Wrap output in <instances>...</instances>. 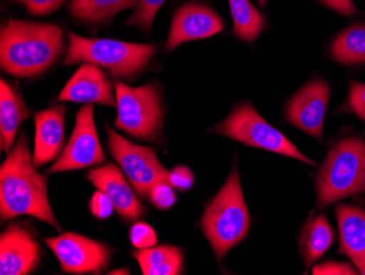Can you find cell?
<instances>
[{"mask_svg": "<svg viewBox=\"0 0 365 275\" xmlns=\"http://www.w3.org/2000/svg\"><path fill=\"white\" fill-rule=\"evenodd\" d=\"M36 168L24 132L0 167V216L7 221L30 215L61 229L47 196L46 179Z\"/></svg>", "mask_w": 365, "mask_h": 275, "instance_id": "obj_1", "label": "cell"}, {"mask_svg": "<svg viewBox=\"0 0 365 275\" xmlns=\"http://www.w3.org/2000/svg\"><path fill=\"white\" fill-rule=\"evenodd\" d=\"M63 50V31L56 24L10 20L0 32V66L14 77L41 75Z\"/></svg>", "mask_w": 365, "mask_h": 275, "instance_id": "obj_2", "label": "cell"}, {"mask_svg": "<svg viewBox=\"0 0 365 275\" xmlns=\"http://www.w3.org/2000/svg\"><path fill=\"white\" fill-rule=\"evenodd\" d=\"M251 217L244 200L237 167L233 168L225 186L208 205L202 227L219 260L247 235Z\"/></svg>", "mask_w": 365, "mask_h": 275, "instance_id": "obj_3", "label": "cell"}, {"mask_svg": "<svg viewBox=\"0 0 365 275\" xmlns=\"http://www.w3.org/2000/svg\"><path fill=\"white\" fill-rule=\"evenodd\" d=\"M68 43V52L63 61L65 65L93 64L123 79H131L145 71L157 51L153 44L88 39L71 32Z\"/></svg>", "mask_w": 365, "mask_h": 275, "instance_id": "obj_4", "label": "cell"}, {"mask_svg": "<svg viewBox=\"0 0 365 275\" xmlns=\"http://www.w3.org/2000/svg\"><path fill=\"white\" fill-rule=\"evenodd\" d=\"M317 206L359 194L365 190V143L342 139L330 149L317 176Z\"/></svg>", "mask_w": 365, "mask_h": 275, "instance_id": "obj_5", "label": "cell"}, {"mask_svg": "<svg viewBox=\"0 0 365 275\" xmlns=\"http://www.w3.org/2000/svg\"><path fill=\"white\" fill-rule=\"evenodd\" d=\"M118 118L115 126L130 136L143 141H159L163 129L164 110L157 84L138 88L115 83Z\"/></svg>", "mask_w": 365, "mask_h": 275, "instance_id": "obj_6", "label": "cell"}, {"mask_svg": "<svg viewBox=\"0 0 365 275\" xmlns=\"http://www.w3.org/2000/svg\"><path fill=\"white\" fill-rule=\"evenodd\" d=\"M213 131L248 146L289 156L309 165H317L301 154L282 133L268 124L250 104L235 106L231 114Z\"/></svg>", "mask_w": 365, "mask_h": 275, "instance_id": "obj_7", "label": "cell"}, {"mask_svg": "<svg viewBox=\"0 0 365 275\" xmlns=\"http://www.w3.org/2000/svg\"><path fill=\"white\" fill-rule=\"evenodd\" d=\"M106 129L110 153L141 198L149 196L155 184L168 181L170 172L161 165L153 149L127 141L110 126Z\"/></svg>", "mask_w": 365, "mask_h": 275, "instance_id": "obj_8", "label": "cell"}, {"mask_svg": "<svg viewBox=\"0 0 365 275\" xmlns=\"http://www.w3.org/2000/svg\"><path fill=\"white\" fill-rule=\"evenodd\" d=\"M106 159L94 123V108L92 104H87L77 113L71 139L61 157L49 168L48 174L93 167L101 165Z\"/></svg>", "mask_w": 365, "mask_h": 275, "instance_id": "obj_9", "label": "cell"}, {"mask_svg": "<svg viewBox=\"0 0 365 275\" xmlns=\"http://www.w3.org/2000/svg\"><path fill=\"white\" fill-rule=\"evenodd\" d=\"M61 262L63 272L73 274L102 272L108 268L112 251L108 246L73 233L45 240Z\"/></svg>", "mask_w": 365, "mask_h": 275, "instance_id": "obj_10", "label": "cell"}, {"mask_svg": "<svg viewBox=\"0 0 365 275\" xmlns=\"http://www.w3.org/2000/svg\"><path fill=\"white\" fill-rule=\"evenodd\" d=\"M330 98V88L324 80H313L297 91L287 106L289 122L307 134L323 136L324 120Z\"/></svg>", "mask_w": 365, "mask_h": 275, "instance_id": "obj_11", "label": "cell"}, {"mask_svg": "<svg viewBox=\"0 0 365 275\" xmlns=\"http://www.w3.org/2000/svg\"><path fill=\"white\" fill-rule=\"evenodd\" d=\"M222 19L202 4H187L176 11L164 50L172 52L188 41L210 38L223 30Z\"/></svg>", "mask_w": 365, "mask_h": 275, "instance_id": "obj_12", "label": "cell"}, {"mask_svg": "<svg viewBox=\"0 0 365 275\" xmlns=\"http://www.w3.org/2000/svg\"><path fill=\"white\" fill-rule=\"evenodd\" d=\"M58 101L78 104H98L118 106L116 90L101 67L83 64L66 84L59 94Z\"/></svg>", "mask_w": 365, "mask_h": 275, "instance_id": "obj_13", "label": "cell"}, {"mask_svg": "<svg viewBox=\"0 0 365 275\" xmlns=\"http://www.w3.org/2000/svg\"><path fill=\"white\" fill-rule=\"evenodd\" d=\"M40 246L31 231L12 224L0 237V274L26 275L40 262Z\"/></svg>", "mask_w": 365, "mask_h": 275, "instance_id": "obj_14", "label": "cell"}, {"mask_svg": "<svg viewBox=\"0 0 365 275\" xmlns=\"http://www.w3.org/2000/svg\"><path fill=\"white\" fill-rule=\"evenodd\" d=\"M88 178L96 189L110 198L115 211L124 221H138L145 214V207L116 166L108 164L90 170Z\"/></svg>", "mask_w": 365, "mask_h": 275, "instance_id": "obj_15", "label": "cell"}, {"mask_svg": "<svg viewBox=\"0 0 365 275\" xmlns=\"http://www.w3.org/2000/svg\"><path fill=\"white\" fill-rule=\"evenodd\" d=\"M66 106H53L36 113V144L33 163L36 168L56 159L65 143Z\"/></svg>", "mask_w": 365, "mask_h": 275, "instance_id": "obj_16", "label": "cell"}, {"mask_svg": "<svg viewBox=\"0 0 365 275\" xmlns=\"http://www.w3.org/2000/svg\"><path fill=\"white\" fill-rule=\"evenodd\" d=\"M337 221L340 231V254H346L365 275V212L350 205L337 207Z\"/></svg>", "mask_w": 365, "mask_h": 275, "instance_id": "obj_17", "label": "cell"}, {"mask_svg": "<svg viewBox=\"0 0 365 275\" xmlns=\"http://www.w3.org/2000/svg\"><path fill=\"white\" fill-rule=\"evenodd\" d=\"M31 109L26 106L19 92L14 90L6 80L0 81V145L9 153L20 124L31 116Z\"/></svg>", "mask_w": 365, "mask_h": 275, "instance_id": "obj_18", "label": "cell"}, {"mask_svg": "<svg viewBox=\"0 0 365 275\" xmlns=\"http://www.w3.org/2000/svg\"><path fill=\"white\" fill-rule=\"evenodd\" d=\"M139 0H71L68 11L77 21L88 24H108L115 14L136 8Z\"/></svg>", "mask_w": 365, "mask_h": 275, "instance_id": "obj_19", "label": "cell"}, {"mask_svg": "<svg viewBox=\"0 0 365 275\" xmlns=\"http://www.w3.org/2000/svg\"><path fill=\"white\" fill-rule=\"evenodd\" d=\"M145 275H178L182 272L184 256L175 246L145 248L135 252Z\"/></svg>", "mask_w": 365, "mask_h": 275, "instance_id": "obj_20", "label": "cell"}, {"mask_svg": "<svg viewBox=\"0 0 365 275\" xmlns=\"http://www.w3.org/2000/svg\"><path fill=\"white\" fill-rule=\"evenodd\" d=\"M334 231L325 215L309 219L301 236V250L305 266L309 268L317 261L334 242Z\"/></svg>", "mask_w": 365, "mask_h": 275, "instance_id": "obj_21", "label": "cell"}, {"mask_svg": "<svg viewBox=\"0 0 365 275\" xmlns=\"http://www.w3.org/2000/svg\"><path fill=\"white\" fill-rule=\"evenodd\" d=\"M233 18V34L246 42H253L264 29V18L250 0H229Z\"/></svg>", "mask_w": 365, "mask_h": 275, "instance_id": "obj_22", "label": "cell"}, {"mask_svg": "<svg viewBox=\"0 0 365 275\" xmlns=\"http://www.w3.org/2000/svg\"><path fill=\"white\" fill-rule=\"evenodd\" d=\"M331 54L336 61L344 65L364 63V24H354L341 32L334 41Z\"/></svg>", "mask_w": 365, "mask_h": 275, "instance_id": "obj_23", "label": "cell"}, {"mask_svg": "<svg viewBox=\"0 0 365 275\" xmlns=\"http://www.w3.org/2000/svg\"><path fill=\"white\" fill-rule=\"evenodd\" d=\"M165 0H139L138 5L135 8L134 14H131L127 24L136 26L143 31H149L153 26L155 14L159 11Z\"/></svg>", "mask_w": 365, "mask_h": 275, "instance_id": "obj_24", "label": "cell"}, {"mask_svg": "<svg viewBox=\"0 0 365 275\" xmlns=\"http://www.w3.org/2000/svg\"><path fill=\"white\" fill-rule=\"evenodd\" d=\"M129 239L137 249H145L157 245V234L151 226L145 223H136L129 231Z\"/></svg>", "mask_w": 365, "mask_h": 275, "instance_id": "obj_25", "label": "cell"}, {"mask_svg": "<svg viewBox=\"0 0 365 275\" xmlns=\"http://www.w3.org/2000/svg\"><path fill=\"white\" fill-rule=\"evenodd\" d=\"M151 203L159 209H169L175 204L176 194L169 182H160L149 193Z\"/></svg>", "mask_w": 365, "mask_h": 275, "instance_id": "obj_26", "label": "cell"}, {"mask_svg": "<svg viewBox=\"0 0 365 275\" xmlns=\"http://www.w3.org/2000/svg\"><path fill=\"white\" fill-rule=\"evenodd\" d=\"M344 109L365 120V85L352 80L350 83L349 96Z\"/></svg>", "mask_w": 365, "mask_h": 275, "instance_id": "obj_27", "label": "cell"}, {"mask_svg": "<svg viewBox=\"0 0 365 275\" xmlns=\"http://www.w3.org/2000/svg\"><path fill=\"white\" fill-rule=\"evenodd\" d=\"M16 1L33 16L43 17L58 10L66 0H16Z\"/></svg>", "mask_w": 365, "mask_h": 275, "instance_id": "obj_28", "label": "cell"}, {"mask_svg": "<svg viewBox=\"0 0 365 275\" xmlns=\"http://www.w3.org/2000/svg\"><path fill=\"white\" fill-rule=\"evenodd\" d=\"M90 209H91L92 215L98 219H108L112 216L114 212V205L110 200L106 193L98 190L94 193L90 201Z\"/></svg>", "mask_w": 365, "mask_h": 275, "instance_id": "obj_29", "label": "cell"}, {"mask_svg": "<svg viewBox=\"0 0 365 275\" xmlns=\"http://www.w3.org/2000/svg\"><path fill=\"white\" fill-rule=\"evenodd\" d=\"M194 174L190 168L185 166H178L173 171L170 172L168 182L173 188L178 189L180 191L190 190L194 184Z\"/></svg>", "mask_w": 365, "mask_h": 275, "instance_id": "obj_30", "label": "cell"}, {"mask_svg": "<svg viewBox=\"0 0 365 275\" xmlns=\"http://www.w3.org/2000/svg\"><path fill=\"white\" fill-rule=\"evenodd\" d=\"M314 275H356V269L346 262L327 261L313 268Z\"/></svg>", "mask_w": 365, "mask_h": 275, "instance_id": "obj_31", "label": "cell"}, {"mask_svg": "<svg viewBox=\"0 0 365 275\" xmlns=\"http://www.w3.org/2000/svg\"><path fill=\"white\" fill-rule=\"evenodd\" d=\"M326 7L335 10L344 16H352L356 14V6L352 3V0H319Z\"/></svg>", "mask_w": 365, "mask_h": 275, "instance_id": "obj_32", "label": "cell"}, {"mask_svg": "<svg viewBox=\"0 0 365 275\" xmlns=\"http://www.w3.org/2000/svg\"><path fill=\"white\" fill-rule=\"evenodd\" d=\"M110 274H130L127 270H116L110 272Z\"/></svg>", "mask_w": 365, "mask_h": 275, "instance_id": "obj_33", "label": "cell"}, {"mask_svg": "<svg viewBox=\"0 0 365 275\" xmlns=\"http://www.w3.org/2000/svg\"><path fill=\"white\" fill-rule=\"evenodd\" d=\"M268 0H258V3H259L260 6H262L264 7V5H266V3H267Z\"/></svg>", "mask_w": 365, "mask_h": 275, "instance_id": "obj_34", "label": "cell"}]
</instances>
